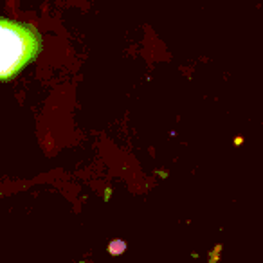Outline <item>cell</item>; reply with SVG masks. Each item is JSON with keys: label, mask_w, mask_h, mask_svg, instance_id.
<instances>
[{"label": "cell", "mask_w": 263, "mask_h": 263, "mask_svg": "<svg viewBox=\"0 0 263 263\" xmlns=\"http://www.w3.org/2000/svg\"><path fill=\"white\" fill-rule=\"evenodd\" d=\"M42 51V36L33 26L0 16V83L16 78Z\"/></svg>", "instance_id": "1"}]
</instances>
